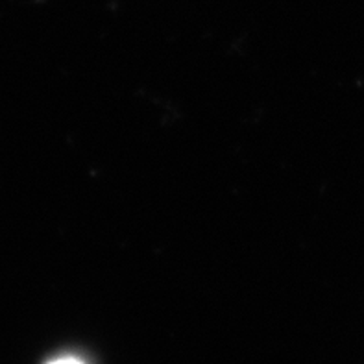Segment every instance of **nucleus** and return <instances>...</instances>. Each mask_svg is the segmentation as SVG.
<instances>
[{
	"label": "nucleus",
	"mask_w": 364,
	"mask_h": 364,
	"mask_svg": "<svg viewBox=\"0 0 364 364\" xmlns=\"http://www.w3.org/2000/svg\"><path fill=\"white\" fill-rule=\"evenodd\" d=\"M50 364H83V363H80L78 359H73V357H65V359L52 360Z\"/></svg>",
	"instance_id": "nucleus-1"
}]
</instances>
